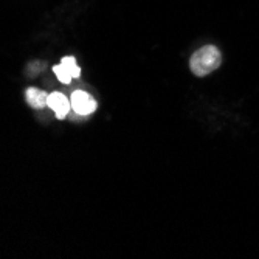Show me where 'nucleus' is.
I'll use <instances>...</instances> for the list:
<instances>
[{"label":"nucleus","mask_w":259,"mask_h":259,"mask_svg":"<svg viewBox=\"0 0 259 259\" xmlns=\"http://www.w3.org/2000/svg\"><path fill=\"white\" fill-rule=\"evenodd\" d=\"M53 72H55V75H56V78L62 82V84H70V81H72L73 78L70 76V73L65 70V67L62 65V64H58V65H55L53 67Z\"/></svg>","instance_id":"423d86ee"},{"label":"nucleus","mask_w":259,"mask_h":259,"mask_svg":"<svg viewBox=\"0 0 259 259\" xmlns=\"http://www.w3.org/2000/svg\"><path fill=\"white\" fill-rule=\"evenodd\" d=\"M222 64V53L216 45H205L190 59V68L196 76H206Z\"/></svg>","instance_id":"f257e3e1"},{"label":"nucleus","mask_w":259,"mask_h":259,"mask_svg":"<svg viewBox=\"0 0 259 259\" xmlns=\"http://www.w3.org/2000/svg\"><path fill=\"white\" fill-rule=\"evenodd\" d=\"M25 100L33 109H44L49 106V93L37 87H28L25 90Z\"/></svg>","instance_id":"20e7f679"},{"label":"nucleus","mask_w":259,"mask_h":259,"mask_svg":"<svg viewBox=\"0 0 259 259\" xmlns=\"http://www.w3.org/2000/svg\"><path fill=\"white\" fill-rule=\"evenodd\" d=\"M61 64L65 67V70L70 73V76H72L73 79H76V78L81 76V68L76 64V59L73 56H65V58H62Z\"/></svg>","instance_id":"39448f33"},{"label":"nucleus","mask_w":259,"mask_h":259,"mask_svg":"<svg viewBox=\"0 0 259 259\" xmlns=\"http://www.w3.org/2000/svg\"><path fill=\"white\" fill-rule=\"evenodd\" d=\"M49 107L55 112L58 120H64L72 110V103L61 92H53L49 95Z\"/></svg>","instance_id":"7ed1b4c3"},{"label":"nucleus","mask_w":259,"mask_h":259,"mask_svg":"<svg viewBox=\"0 0 259 259\" xmlns=\"http://www.w3.org/2000/svg\"><path fill=\"white\" fill-rule=\"evenodd\" d=\"M70 103H72L73 112L81 116L92 115L98 107L97 100L93 98L89 92H84V90H75L72 93V97H70Z\"/></svg>","instance_id":"f03ea898"}]
</instances>
